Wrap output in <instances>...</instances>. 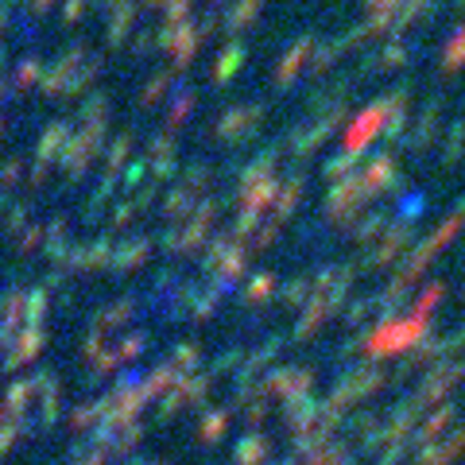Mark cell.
<instances>
[{"label":"cell","mask_w":465,"mask_h":465,"mask_svg":"<svg viewBox=\"0 0 465 465\" xmlns=\"http://www.w3.org/2000/svg\"><path fill=\"white\" fill-rule=\"evenodd\" d=\"M461 63H465V27H458V32L450 35V43L442 47V70H446V74L461 70Z\"/></svg>","instance_id":"6da1fadb"},{"label":"cell","mask_w":465,"mask_h":465,"mask_svg":"<svg viewBox=\"0 0 465 465\" xmlns=\"http://www.w3.org/2000/svg\"><path fill=\"white\" fill-rule=\"evenodd\" d=\"M391 5H396V0H376V8H381V12H384V8H391Z\"/></svg>","instance_id":"7a4b0ae2"}]
</instances>
